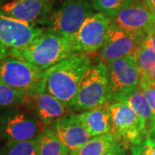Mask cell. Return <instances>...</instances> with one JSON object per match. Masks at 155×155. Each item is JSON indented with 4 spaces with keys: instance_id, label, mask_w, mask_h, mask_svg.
<instances>
[{
    "instance_id": "14",
    "label": "cell",
    "mask_w": 155,
    "mask_h": 155,
    "mask_svg": "<svg viewBox=\"0 0 155 155\" xmlns=\"http://www.w3.org/2000/svg\"><path fill=\"white\" fill-rule=\"evenodd\" d=\"M146 38L134 35L111 24L104 44L98 51L104 62L131 56Z\"/></svg>"
},
{
    "instance_id": "29",
    "label": "cell",
    "mask_w": 155,
    "mask_h": 155,
    "mask_svg": "<svg viewBox=\"0 0 155 155\" xmlns=\"http://www.w3.org/2000/svg\"><path fill=\"white\" fill-rule=\"evenodd\" d=\"M146 5L155 14V0H145Z\"/></svg>"
},
{
    "instance_id": "27",
    "label": "cell",
    "mask_w": 155,
    "mask_h": 155,
    "mask_svg": "<svg viewBox=\"0 0 155 155\" xmlns=\"http://www.w3.org/2000/svg\"><path fill=\"white\" fill-rule=\"evenodd\" d=\"M147 39L149 41L151 47L153 48V49L155 52V28L147 36Z\"/></svg>"
},
{
    "instance_id": "18",
    "label": "cell",
    "mask_w": 155,
    "mask_h": 155,
    "mask_svg": "<svg viewBox=\"0 0 155 155\" xmlns=\"http://www.w3.org/2000/svg\"><path fill=\"white\" fill-rule=\"evenodd\" d=\"M70 151L58 138L53 129L43 126L39 134V155H70Z\"/></svg>"
},
{
    "instance_id": "13",
    "label": "cell",
    "mask_w": 155,
    "mask_h": 155,
    "mask_svg": "<svg viewBox=\"0 0 155 155\" xmlns=\"http://www.w3.org/2000/svg\"><path fill=\"white\" fill-rule=\"evenodd\" d=\"M38 119L43 126H51L62 116L72 113L71 109L47 92H34L26 94L24 106Z\"/></svg>"
},
{
    "instance_id": "16",
    "label": "cell",
    "mask_w": 155,
    "mask_h": 155,
    "mask_svg": "<svg viewBox=\"0 0 155 155\" xmlns=\"http://www.w3.org/2000/svg\"><path fill=\"white\" fill-rule=\"evenodd\" d=\"M109 104L99 106L77 114L80 122L91 137L112 131V121Z\"/></svg>"
},
{
    "instance_id": "20",
    "label": "cell",
    "mask_w": 155,
    "mask_h": 155,
    "mask_svg": "<svg viewBox=\"0 0 155 155\" xmlns=\"http://www.w3.org/2000/svg\"><path fill=\"white\" fill-rule=\"evenodd\" d=\"M125 103H127V104L130 106V108L135 112V114L139 117H140L144 122H147V125L155 118L154 114L140 86H139L138 88L127 97Z\"/></svg>"
},
{
    "instance_id": "7",
    "label": "cell",
    "mask_w": 155,
    "mask_h": 155,
    "mask_svg": "<svg viewBox=\"0 0 155 155\" xmlns=\"http://www.w3.org/2000/svg\"><path fill=\"white\" fill-rule=\"evenodd\" d=\"M43 125L27 109L21 107L0 111V140L5 143L36 138Z\"/></svg>"
},
{
    "instance_id": "5",
    "label": "cell",
    "mask_w": 155,
    "mask_h": 155,
    "mask_svg": "<svg viewBox=\"0 0 155 155\" xmlns=\"http://www.w3.org/2000/svg\"><path fill=\"white\" fill-rule=\"evenodd\" d=\"M109 76L108 104L125 102L138 88L141 73L132 56L105 62Z\"/></svg>"
},
{
    "instance_id": "28",
    "label": "cell",
    "mask_w": 155,
    "mask_h": 155,
    "mask_svg": "<svg viewBox=\"0 0 155 155\" xmlns=\"http://www.w3.org/2000/svg\"><path fill=\"white\" fill-rule=\"evenodd\" d=\"M105 155H125V152H124V150L122 149V147H120V148H117V149L111 151V152L108 153Z\"/></svg>"
},
{
    "instance_id": "19",
    "label": "cell",
    "mask_w": 155,
    "mask_h": 155,
    "mask_svg": "<svg viewBox=\"0 0 155 155\" xmlns=\"http://www.w3.org/2000/svg\"><path fill=\"white\" fill-rule=\"evenodd\" d=\"M131 56L141 73V76L148 75L150 71L155 67V52L147 38Z\"/></svg>"
},
{
    "instance_id": "4",
    "label": "cell",
    "mask_w": 155,
    "mask_h": 155,
    "mask_svg": "<svg viewBox=\"0 0 155 155\" xmlns=\"http://www.w3.org/2000/svg\"><path fill=\"white\" fill-rule=\"evenodd\" d=\"M93 13L94 8L88 0H63L39 26L45 31L71 37Z\"/></svg>"
},
{
    "instance_id": "6",
    "label": "cell",
    "mask_w": 155,
    "mask_h": 155,
    "mask_svg": "<svg viewBox=\"0 0 155 155\" xmlns=\"http://www.w3.org/2000/svg\"><path fill=\"white\" fill-rule=\"evenodd\" d=\"M44 74L45 71L14 56L0 61V82L25 94L41 92Z\"/></svg>"
},
{
    "instance_id": "10",
    "label": "cell",
    "mask_w": 155,
    "mask_h": 155,
    "mask_svg": "<svg viewBox=\"0 0 155 155\" xmlns=\"http://www.w3.org/2000/svg\"><path fill=\"white\" fill-rule=\"evenodd\" d=\"M110 27V19L101 12L89 16L77 32L70 37L76 52L94 53L104 44Z\"/></svg>"
},
{
    "instance_id": "17",
    "label": "cell",
    "mask_w": 155,
    "mask_h": 155,
    "mask_svg": "<svg viewBox=\"0 0 155 155\" xmlns=\"http://www.w3.org/2000/svg\"><path fill=\"white\" fill-rule=\"evenodd\" d=\"M122 147L121 139L113 131L91 137L77 152L71 155H105L113 150Z\"/></svg>"
},
{
    "instance_id": "11",
    "label": "cell",
    "mask_w": 155,
    "mask_h": 155,
    "mask_svg": "<svg viewBox=\"0 0 155 155\" xmlns=\"http://www.w3.org/2000/svg\"><path fill=\"white\" fill-rule=\"evenodd\" d=\"M111 24L127 33L147 38L155 28V14L146 3L135 1L110 17Z\"/></svg>"
},
{
    "instance_id": "2",
    "label": "cell",
    "mask_w": 155,
    "mask_h": 155,
    "mask_svg": "<svg viewBox=\"0 0 155 155\" xmlns=\"http://www.w3.org/2000/svg\"><path fill=\"white\" fill-rule=\"evenodd\" d=\"M76 53L70 37L44 31L31 42L13 52L12 55L29 63L41 71L64 61Z\"/></svg>"
},
{
    "instance_id": "3",
    "label": "cell",
    "mask_w": 155,
    "mask_h": 155,
    "mask_svg": "<svg viewBox=\"0 0 155 155\" xmlns=\"http://www.w3.org/2000/svg\"><path fill=\"white\" fill-rule=\"evenodd\" d=\"M109 76L105 62L99 60L88 67L73 99L71 110L81 112L109 104Z\"/></svg>"
},
{
    "instance_id": "30",
    "label": "cell",
    "mask_w": 155,
    "mask_h": 155,
    "mask_svg": "<svg viewBox=\"0 0 155 155\" xmlns=\"http://www.w3.org/2000/svg\"><path fill=\"white\" fill-rule=\"evenodd\" d=\"M148 78H150L151 79H155V67L150 71V72L148 73V75H146Z\"/></svg>"
},
{
    "instance_id": "15",
    "label": "cell",
    "mask_w": 155,
    "mask_h": 155,
    "mask_svg": "<svg viewBox=\"0 0 155 155\" xmlns=\"http://www.w3.org/2000/svg\"><path fill=\"white\" fill-rule=\"evenodd\" d=\"M49 127L71 154L77 152L91 138L74 112L62 116Z\"/></svg>"
},
{
    "instance_id": "22",
    "label": "cell",
    "mask_w": 155,
    "mask_h": 155,
    "mask_svg": "<svg viewBox=\"0 0 155 155\" xmlns=\"http://www.w3.org/2000/svg\"><path fill=\"white\" fill-rule=\"evenodd\" d=\"M2 155H39V135L32 140L5 143Z\"/></svg>"
},
{
    "instance_id": "23",
    "label": "cell",
    "mask_w": 155,
    "mask_h": 155,
    "mask_svg": "<svg viewBox=\"0 0 155 155\" xmlns=\"http://www.w3.org/2000/svg\"><path fill=\"white\" fill-rule=\"evenodd\" d=\"M136 0H91L94 10L104 14L108 17H114Z\"/></svg>"
},
{
    "instance_id": "9",
    "label": "cell",
    "mask_w": 155,
    "mask_h": 155,
    "mask_svg": "<svg viewBox=\"0 0 155 155\" xmlns=\"http://www.w3.org/2000/svg\"><path fill=\"white\" fill-rule=\"evenodd\" d=\"M112 121V131L127 143L132 146L140 143L147 136V124L125 102L109 104Z\"/></svg>"
},
{
    "instance_id": "25",
    "label": "cell",
    "mask_w": 155,
    "mask_h": 155,
    "mask_svg": "<svg viewBox=\"0 0 155 155\" xmlns=\"http://www.w3.org/2000/svg\"><path fill=\"white\" fill-rule=\"evenodd\" d=\"M140 86L142 89L146 98L155 116V79H151L147 76H141Z\"/></svg>"
},
{
    "instance_id": "26",
    "label": "cell",
    "mask_w": 155,
    "mask_h": 155,
    "mask_svg": "<svg viewBox=\"0 0 155 155\" xmlns=\"http://www.w3.org/2000/svg\"><path fill=\"white\" fill-rule=\"evenodd\" d=\"M147 136L155 139V118L147 125Z\"/></svg>"
},
{
    "instance_id": "32",
    "label": "cell",
    "mask_w": 155,
    "mask_h": 155,
    "mask_svg": "<svg viewBox=\"0 0 155 155\" xmlns=\"http://www.w3.org/2000/svg\"><path fill=\"white\" fill-rule=\"evenodd\" d=\"M0 155H2V148L0 147Z\"/></svg>"
},
{
    "instance_id": "1",
    "label": "cell",
    "mask_w": 155,
    "mask_h": 155,
    "mask_svg": "<svg viewBox=\"0 0 155 155\" xmlns=\"http://www.w3.org/2000/svg\"><path fill=\"white\" fill-rule=\"evenodd\" d=\"M91 62L86 53L72 54L45 71L41 92L53 95L71 109L80 82Z\"/></svg>"
},
{
    "instance_id": "12",
    "label": "cell",
    "mask_w": 155,
    "mask_h": 155,
    "mask_svg": "<svg viewBox=\"0 0 155 155\" xmlns=\"http://www.w3.org/2000/svg\"><path fill=\"white\" fill-rule=\"evenodd\" d=\"M54 3V0H13L0 6V13L39 26L53 11Z\"/></svg>"
},
{
    "instance_id": "21",
    "label": "cell",
    "mask_w": 155,
    "mask_h": 155,
    "mask_svg": "<svg viewBox=\"0 0 155 155\" xmlns=\"http://www.w3.org/2000/svg\"><path fill=\"white\" fill-rule=\"evenodd\" d=\"M26 104V94L0 82V111L24 107Z\"/></svg>"
},
{
    "instance_id": "31",
    "label": "cell",
    "mask_w": 155,
    "mask_h": 155,
    "mask_svg": "<svg viewBox=\"0 0 155 155\" xmlns=\"http://www.w3.org/2000/svg\"><path fill=\"white\" fill-rule=\"evenodd\" d=\"M7 0H0V6L4 5V4L5 3Z\"/></svg>"
},
{
    "instance_id": "8",
    "label": "cell",
    "mask_w": 155,
    "mask_h": 155,
    "mask_svg": "<svg viewBox=\"0 0 155 155\" xmlns=\"http://www.w3.org/2000/svg\"><path fill=\"white\" fill-rule=\"evenodd\" d=\"M44 28L0 13V61L12 55L44 32Z\"/></svg>"
},
{
    "instance_id": "24",
    "label": "cell",
    "mask_w": 155,
    "mask_h": 155,
    "mask_svg": "<svg viewBox=\"0 0 155 155\" xmlns=\"http://www.w3.org/2000/svg\"><path fill=\"white\" fill-rule=\"evenodd\" d=\"M131 155H155V139L147 136L140 143L132 146Z\"/></svg>"
}]
</instances>
